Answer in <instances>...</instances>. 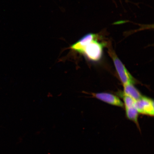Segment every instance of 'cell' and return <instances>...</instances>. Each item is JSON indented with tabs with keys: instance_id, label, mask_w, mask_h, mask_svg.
I'll use <instances>...</instances> for the list:
<instances>
[{
	"instance_id": "obj_1",
	"label": "cell",
	"mask_w": 154,
	"mask_h": 154,
	"mask_svg": "<svg viewBox=\"0 0 154 154\" xmlns=\"http://www.w3.org/2000/svg\"><path fill=\"white\" fill-rule=\"evenodd\" d=\"M108 52L109 55L112 58L115 68L123 85H125L128 84H134L135 80L127 70L115 52L111 48H109Z\"/></svg>"
},
{
	"instance_id": "obj_2",
	"label": "cell",
	"mask_w": 154,
	"mask_h": 154,
	"mask_svg": "<svg viewBox=\"0 0 154 154\" xmlns=\"http://www.w3.org/2000/svg\"><path fill=\"white\" fill-rule=\"evenodd\" d=\"M103 44L93 40L86 46L82 53L90 60L97 61L101 59L103 53Z\"/></svg>"
},
{
	"instance_id": "obj_3",
	"label": "cell",
	"mask_w": 154,
	"mask_h": 154,
	"mask_svg": "<svg viewBox=\"0 0 154 154\" xmlns=\"http://www.w3.org/2000/svg\"><path fill=\"white\" fill-rule=\"evenodd\" d=\"M134 107L139 113L153 116L154 101L150 98L142 96L140 99L135 101Z\"/></svg>"
},
{
	"instance_id": "obj_4",
	"label": "cell",
	"mask_w": 154,
	"mask_h": 154,
	"mask_svg": "<svg viewBox=\"0 0 154 154\" xmlns=\"http://www.w3.org/2000/svg\"><path fill=\"white\" fill-rule=\"evenodd\" d=\"M97 36V35L95 34H86L71 46V49L75 51L82 53L86 46L93 40L96 39Z\"/></svg>"
},
{
	"instance_id": "obj_5",
	"label": "cell",
	"mask_w": 154,
	"mask_h": 154,
	"mask_svg": "<svg viewBox=\"0 0 154 154\" xmlns=\"http://www.w3.org/2000/svg\"><path fill=\"white\" fill-rule=\"evenodd\" d=\"M92 95L97 99L109 104L120 107L124 106V104L122 101L118 97L112 94L102 92L92 94Z\"/></svg>"
},
{
	"instance_id": "obj_6",
	"label": "cell",
	"mask_w": 154,
	"mask_h": 154,
	"mask_svg": "<svg viewBox=\"0 0 154 154\" xmlns=\"http://www.w3.org/2000/svg\"><path fill=\"white\" fill-rule=\"evenodd\" d=\"M124 86V94L129 96L135 101L138 100L143 96L132 84L125 85Z\"/></svg>"
},
{
	"instance_id": "obj_7",
	"label": "cell",
	"mask_w": 154,
	"mask_h": 154,
	"mask_svg": "<svg viewBox=\"0 0 154 154\" xmlns=\"http://www.w3.org/2000/svg\"><path fill=\"white\" fill-rule=\"evenodd\" d=\"M125 109L126 116L128 119L134 121L137 125H138V117L139 113L135 107H134L125 108Z\"/></svg>"
},
{
	"instance_id": "obj_8",
	"label": "cell",
	"mask_w": 154,
	"mask_h": 154,
	"mask_svg": "<svg viewBox=\"0 0 154 154\" xmlns=\"http://www.w3.org/2000/svg\"><path fill=\"white\" fill-rule=\"evenodd\" d=\"M125 108L134 107L135 101L132 98L124 94L123 96Z\"/></svg>"
}]
</instances>
